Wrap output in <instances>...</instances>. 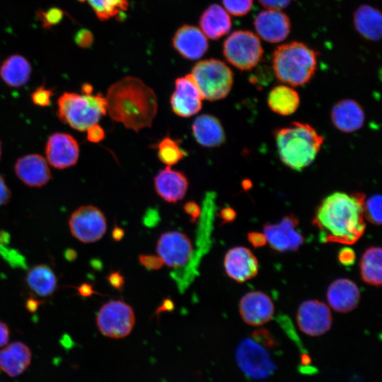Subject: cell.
Returning <instances> with one entry per match:
<instances>
[{"label": "cell", "mask_w": 382, "mask_h": 382, "mask_svg": "<svg viewBox=\"0 0 382 382\" xmlns=\"http://www.w3.org/2000/svg\"><path fill=\"white\" fill-rule=\"evenodd\" d=\"M361 192H333L324 198L318 207L313 224L319 230L323 243L353 244L364 234V202Z\"/></svg>", "instance_id": "obj_1"}, {"label": "cell", "mask_w": 382, "mask_h": 382, "mask_svg": "<svg viewBox=\"0 0 382 382\" xmlns=\"http://www.w3.org/2000/svg\"><path fill=\"white\" fill-rule=\"evenodd\" d=\"M105 100L110 117L135 132L150 127L157 113L155 92L134 76H125L112 84Z\"/></svg>", "instance_id": "obj_2"}, {"label": "cell", "mask_w": 382, "mask_h": 382, "mask_svg": "<svg viewBox=\"0 0 382 382\" xmlns=\"http://www.w3.org/2000/svg\"><path fill=\"white\" fill-rule=\"evenodd\" d=\"M274 137L281 161L296 171L313 162L324 141L314 127L299 122L277 129Z\"/></svg>", "instance_id": "obj_3"}, {"label": "cell", "mask_w": 382, "mask_h": 382, "mask_svg": "<svg viewBox=\"0 0 382 382\" xmlns=\"http://www.w3.org/2000/svg\"><path fill=\"white\" fill-rule=\"evenodd\" d=\"M318 52L300 42L277 47L272 54V69L277 79L291 86L307 83L317 67Z\"/></svg>", "instance_id": "obj_4"}, {"label": "cell", "mask_w": 382, "mask_h": 382, "mask_svg": "<svg viewBox=\"0 0 382 382\" xmlns=\"http://www.w3.org/2000/svg\"><path fill=\"white\" fill-rule=\"evenodd\" d=\"M107 112L105 97L96 95L64 92L57 100V116L71 128L83 132L97 124Z\"/></svg>", "instance_id": "obj_5"}, {"label": "cell", "mask_w": 382, "mask_h": 382, "mask_svg": "<svg viewBox=\"0 0 382 382\" xmlns=\"http://www.w3.org/2000/svg\"><path fill=\"white\" fill-rule=\"evenodd\" d=\"M190 74L203 98L209 101L226 97L233 83V74L229 66L214 58L195 64Z\"/></svg>", "instance_id": "obj_6"}, {"label": "cell", "mask_w": 382, "mask_h": 382, "mask_svg": "<svg viewBox=\"0 0 382 382\" xmlns=\"http://www.w3.org/2000/svg\"><path fill=\"white\" fill-rule=\"evenodd\" d=\"M223 54L228 62L242 71L255 67L262 59L259 37L248 30H236L224 41Z\"/></svg>", "instance_id": "obj_7"}, {"label": "cell", "mask_w": 382, "mask_h": 382, "mask_svg": "<svg viewBox=\"0 0 382 382\" xmlns=\"http://www.w3.org/2000/svg\"><path fill=\"white\" fill-rule=\"evenodd\" d=\"M96 325L105 337L112 339L125 337L131 333L135 325L134 310L122 301H110L99 309Z\"/></svg>", "instance_id": "obj_8"}, {"label": "cell", "mask_w": 382, "mask_h": 382, "mask_svg": "<svg viewBox=\"0 0 382 382\" xmlns=\"http://www.w3.org/2000/svg\"><path fill=\"white\" fill-rule=\"evenodd\" d=\"M236 360L242 372L253 379H265L275 370L267 351L255 340L244 338L236 347Z\"/></svg>", "instance_id": "obj_9"}, {"label": "cell", "mask_w": 382, "mask_h": 382, "mask_svg": "<svg viewBox=\"0 0 382 382\" xmlns=\"http://www.w3.org/2000/svg\"><path fill=\"white\" fill-rule=\"evenodd\" d=\"M69 226L75 238L83 243H91L103 238L107 230V221L98 207L83 205L72 212Z\"/></svg>", "instance_id": "obj_10"}, {"label": "cell", "mask_w": 382, "mask_h": 382, "mask_svg": "<svg viewBox=\"0 0 382 382\" xmlns=\"http://www.w3.org/2000/svg\"><path fill=\"white\" fill-rule=\"evenodd\" d=\"M193 251L189 237L180 231H170L162 233L157 241L156 253L164 265L173 268L185 265Z\"/></svg>", "instance_id": "obj_11"}, {"label": "cell", "mask_w": 382, "mask_h": 382, "mask_svg": "<svg viewBox=\"0 0 382 382\" xmlns=\"http://www.w3.org/2000/svg\"><path fill=\"white\" fill-rule=\"evenodd\" d=\"M298 219L293 214L286 215L274 224L264 226L267 242L275 250L286 252L297 250L303 243V237L297 231Z\"/></svg>", "instance_id": "obj_12"}, {"label": "cell", "mask_w": 382, "mask_h": 382, "mask_svg": "<svg viewBox=\"0 0 382 382\" xmlns=\"http://www.w3.org/2000/svg\"><path fill=\"white\" fill-rule=\"evenodd\" d=\"M296 321L303 333L316 337L325 334L330 329L332 318L329 308L324 303L318 300H308L299 306Z\"/></svg>", "instance_id": "obj_13"}, {"label": "cell", "mask_w": 382, "mask_h": 382, "mask_svg": "<svg viewBox=\"0 0 382 382\" xmlns=\"http://www.w3.org/2000/svg\"><path fill=\"white\" fill-rule=\"evenodd\" d=\"M203 97L190 74L178 78L170 96L173 112L182 117H189L202 109Z\"/></svg>", "instance_id": "obj_14"}, {"label": "cell", "mask_w": 382, "mask_h": 382, "mask_svg": "<svg viewBox=\"0 0 382 382\" xmlns=\"http://www.w3.org/2000/svg\"><path fill=\"white\" fill-rule=\"evenodd\" d=\"M47 162L57 169L75 165L79 157L78 141L69 134L56 132L50 135L45 145Z\"/></svg>", "instance_id": "obj_15"}, {"label": "cell", "mask_w": 382, "mask_h": 382, "mask_svg": "<svg viewBox=\"0 0 382 382\" xmlns=\"http://www.w3.org/2000/svg\"><path fill=\"white\" fill-rule=\"evenodd\" d=\"M226 274L237 282L243 283L255 277L258 272V261L253 252L245 247L229 249L224 260Z\"/></svg>", "instance_id": "obj_16"}, {"label": "cell", "mask_w": 382, "mask_h": 382, "mask_svg": "<svg viewBox=\"0 0 382 382\" xmlns=\"http://www.w3.org/2000/svg\"><path fill=\"white\" fill-rule=\"evenodd\" d=\"M239 312L243 321L253 326H260L270 321L274 313L271 299L265 293L250 291L242 296Z\"/></svg>", "instance_id": "obj_17"}, {"label": "cell", "mask_w": 382, "mask_h": 382, "mask_svg": "<svg viewBox=\"0 0 382 382\" xmlns=\"http://www.w3.org/2000/svg\"><path fill=\"white\" fill-rule=\"evenodd\" d=\"M254 25L257 35L272 43L283 41L291 30L288 16L277 10L267 9L261 11L256 16Z\"/></svg>", "instance_id": "obj_18"}, {"label": "cell", "mask_w": 382, "mask_h": 382, "mask_svg": "<svg viewBox=\"0 0 382 382\" xmlns=\"http://www.w3.org/2000/svg\"><path fill=\"white\" fill-rule=\"evenodd\" d=\"M172 43L182 57L191 60L202 57L209 47L207 38L202 30L187 24L183 25L175 31Z\"/></svg>", "instance_id": "obj_19"}, {"label": "cell", "mask_w": 382, "mask_h": 382, "mask_svg": "<svg viewBox=\"0 0 382 382\" xmlns=\"http://www.w3.org/2000/svg\"><path fill=\"white\" fill-rule=\"evenodd\" d=\"M14 170L20 180L32 187H40L52 178L47 161L37 154L20 157L15 163Z\"/></svg>", "instance_id": "obj_20"}, {"label": "cell", "mask_w": 382, "mask_h": 382, "mask_svg": "<svg viewBox=\"0 0 382 382\" xmlns=\"http://www.w3.org/2000/svg\"><path fill=\"white\" fill-rule=\"evenodd\" d=\"M154 183L156 193L169 203H175L183 199L189 186L185 175L169 166H166L157 173Z\"/></svg>", "instance_id": "obj_21"}, {"label": "cell", "mask_w": 382, "mask_h": 382, "mask_svg": "<svg viewBox=\"0 0 382 382\" xmlns=\"http://www.w3.org/2000/svg\"><path fill=\"white\" fill-rule=\"evenodd\" d=\"M331 120L340 131L346 133L359 130L365 121L364 112L356 100L343 99L336 103L331 110Z\"/></svg>", "instance_id": "obj_22"}, {"label": "cell", "mask_w": 382, "mask_h": 382, "mask_svg": "<svg viewBox=\"0 0 382 382\" xmlns=\"http://www.w3.org/2000/svg\"><path fill=\"white\" fill-rule=\"evenodd\" d=\"M327 299L329 305L335 311L347 313L357 306L360 291L357 285L352 280L337 279L328 286Z\"/></svg>", "instance_id": "obj_23"}, {"label": "cell", "mask_w": 382, "mask_h": 382, "mask_svg": "<svg viewBox=\"0 0 382 382\" xmlns=\"http://www.w3.org/2000/svg\"><path fill=\"white\" fill-rule=\"evenodd\" d=\"M192 132L196 141L204 147H218L225 141V132L221 122L209 114L200 115L195 119Z\"/></svg>", "instance_id": "obj_24"}, {"label": "cell", "mask_w": 382, "mask_h": 382, "mask_svg": "<svg viewBox=\"0 0 382 382\" xmlns=\"http://www.w3.org/2000/svg\"><path fill=\"white\" fill-rule=\"evenodd\" d=\"M199 24L204 35L212 40L228 33L232 25L230 16L219 4L210 5L201 15Z\"/></svg>", "instance_id": "obj_25"}, {"label": "cell", "mask_w": 382, "mask_h": 382, "mask_svg": "<svg viewBox=\"0 0 382 382\" xmlns=\"http://www.w3.org/2000/svg\"><path fill=\"white\" fill-rule=\"evenodd\" d=\"M30 361V350L21 342H12L0 350V368L11 377L21 374Z\"/></svg>", "instance_id": "obj_26"}, {"label": "cell", "mask_w": 382, "mask_h": 382, "mask_svg": "<svg viewBox=\"0 0 382 382\" xmlns=\"http://www.w3.org/2000/svg\"><path fill=\"white\" fill-rule=\"evenodd\" d=\"M353 18L355 29L364 38L375 42L381 40L382 16L378 8L361 5L355 11Z\"/></svg>", "instance_id": "obj_27"}, {"label": "cell", "mask_w": 382, "mask_h": 382, "mask_svg": "<svg viewBox=\"0 0 382 382\" xmlns=\"http://www.w3.org/2000/svg\"><path fill=\"white\" fill-rule=\"evenodd\" d=\"M32 67L30 62L19 54L8 57L0 66V77L8 86L20 88L30 79Z\"/></svg>", "instance_id": "obj_28"}, {"label": "cell", "mask_w": 382, "mask_h": 382, "mask_svg": "<svg viewBox=\"0 0 382 382\" xmlns=\"http://www.w3.org/2000/svg\"><path fill=\"white\" fill-rule=\"evenodd\" d=\"M300 103L299 93L288 86L273 88L267 96L269 108L275 113L287 116L294 113Z\"/></svg>", "instance_id": "obj_29"}, {"label": "cell", "mask_w": 382, "mask_h": 382, "mask_svg": "<svg viewBox=\"0 0 382 382\" xmlns=\"http://www.w3.org/2000/svg\"><path fill=\"white\" fill-rule=\"evenodd\" d=\"M25 280L31 290L40 296H51L57 288L56 276L46 265L33 267L27 273Z\"/></svg>", "instance_id": "obj_30"}, {"label": "cell", "mask_w": 382, "mask_h": 382, "mask_svg": "<svg viewBox=\"0 0 382 382\" xmlns=\"http://www.w3.org/2000/svg\"><path fill=\"white\" fill-rule=\"evenodd\" d=\"M382 252L380 247L372 246L363 253L359 262V270L361 279L371 285L381 284Z\"/></svg>", "instance_id": "obj_31"}, {"label": "cell", "mask_w": 382, "mask_h": 382, "mask_svg": "<svg viewBox=\"0 0 382 382\" xmlns=\"http://www.w3.org/2000/svg\"><path fill=\"white\" fill-rule=\"evenodd\" d=\"M99 20L121 18L128 10L129 0H86Z\"/></svg>", "instance_id": "obj_32"}, {"label": "cell", "mask_w": 382, "mask_h": 382, "mask_svg": "<svg viewBox=\"0 0 382 382\" xmlns=\"http://www.w3.org/2000/svg\"><path fill=\"white\" fill-rule=\"evenodd\" d=\"M157 150L159 160L168 166L178 163L187 155L179 142L169 137L160 141L157 145Z\"/></svg>", "instance_id": "obj_33"}, {"label": "cell", "mask_w": 382, "mask_h": 382, "mask_svg": "<svg viewBox=\"0 0 382 382\" xmlns=\"http://www.w3.org/2000/svg\"><path fill=\"white\" fill-rule=\"evenodd\" d=\"M364 217L371 223L378 226L381 224V196L379 194L364 200Z\"/></svg>", "instance_id": "obj_34"}, {"label": "cell", "mask_w": 382, "mask_h": 382, "mask_svg": "<svg viewBox=\"0 0 382 382\" xmlns=\"http://www.w3.org/2000/svg\"><path fill=\"white\" fill-rule=\"evenodd\" d=\"M36 15L42 28L49 29L59 24L62 21L65 13L58 7H52L46 11L38 10Z\"/></svg>", "instance_id": "obj_35"}, {"label": "cell", "mask_w": 382, "mask_h": 382, "mask_svg": "<svg viewBox=\"0 0 382 382\" xmlns=\"http://www.w3.org/2000/svg\"><path fill=\"white\" fill-rule=\"evenodd\" d=\"M253 0H222L224 9L235 16L246 15L252 8Z\"/></svg>", "instance_id": "obj_36"}, {"label": "cell", "mask_w": 382, "mask_h": 382, "mask_svg": "<svg viewBox=\"0 0 382 382\" xmlns=\"http://www.w3.org/2000/svg\"><path fill=\"white\" fill-rule=\"evenodd\" d=\"M0 255L13 268L25 269L27 267L25 257L15 249L0 245Z\"/></svg>", "instance_id": "obj_37"}, {"label": "cell", "mask_w": 382, "mask_h": 382, "mask_svg": "<svg viewBox=\"0 0 382 382\" xmlns=\"http://www.w3.org/2000/svg\"><path fill=\"white\" fill-rule=\"evenodd\" d=\"M53 94L51 89L46 88L44 86H41L32 93L31 100L36 105L46 107L50 105L51 98Z\"/></svg>", "instance_id": "obj_38"}, {"label": "cell", "mask_w": 382, "mask_h": 382, "mask_svg": "<svg viewBox=\"0 0 382 382\" xmlns=\"http://www.w3.org/2000/svg\"><path fill=\"white\" fill-rule=\"evenodd\" d=\"M141 265L151 270H157L161 269L164 263L158 255L140 254L138 257Z\"/></svg>", "instance_id": "obj_39"}, {"label": "cell", "mask_w": 382, "mask_h": 382, "mask_svg": "<svg viewBox=\"0 0 382 382\" xmlns=\"http://www.w3.org/2000/svg\"><path fill=\"white\" fill-rule=\"evenodd\" d=\"M94 40L93 33L88 29L82 28L79 30L74 36L76 44L82 48L91 47Z\"/></svg>", "instance_id": "obj_40"}, {"label": "cell", "mask_w": 382, "mask_h": 382, "mask_svg": "<svg viewBox=\"0 0 382 382\" xmlns=\"http://www.w3.org/2000/svg\"><path fill=\"white\" fill-rule=\"evenodd\" d=\"M86 131L87 132V139L91 142L98 143L105 138V131L98 124L89 127Z\"/></svg>", "instance_id": "obj_41"}, {"label": "cell", "mask_w": 382, "mask_h": 382, "mask_svg": "<svg viewBox=\"0 0 382 382\" xmlns=\"http://www.w3.org/2000/svg\"><path fill=\"white\" fill-rule=\"evenodd\" d=\"M337 258L344 266H351L354 263L356 255L352 248L345 247L339 251Z\"/></svg>", "instance_id": "obj_42"}, {"label": "cell", "mask_w": 382, "mask_h": 382, "mask_svg": "<svg viewBox=\"0 0 382 382\" xmlns=\"http://www.w3.org/2000/svg\"><path fill=\"white\" fill-rule=\"evenodd\" d=\"M185 212L190 216L191 222H195L201 214L200 207L194 201H188L183 206Z\"/></svg>", "instance_id": "obj_43"}, {"label": "cell", "mask_w": 382, "mask_h": 382, "mask_svg": "<svg viewBox=\"0 0 382 382\" xmlns=\"http://www.w3.org/2000/svg\"><path fill=\"white\" fill-rule=\"evenodd\" d=\"M260 4L267 9L280 11L287 7L291 0H258Z\"/></svg>", "instance_id": "obj_44"}, {"label": "cell", "mask_w": 382, "mask_h": 382, "mask_svg": "<svg viewBox=\"0 0 382 382\" xmlns=\"http://www.w3.org/2000/svg\"><path fill=\"white\" fill-rule=\"evenodd\" d=\"M109 284L115 289L120 291L125 284L124 276L120 271H113L107 276Z\"/></svg>", "instance_id": "obj_45"}, {"label": "cell", "mask_w": 382, "mask_h": 382, "mask_svg": "<svg viewBox=\"0 0 382 382\" xmlns=\"http://www.w3.org/2000/svg\"><path fill=\"white\" fill-rule=\"evenodd\" d=\"M11 198V192L0 174V206L6 204Z\"/></svg>", "instance_id": "obj_46"}, {"label": "cell", "mask_w": 382, "mask_h": 382, "mask_svg": "<svg viewBox=\"0 0 382 382\" xmlns=\"http://www.w3.org/2000/svg\"><path fill=\"white\" fill-rule=\"evenodd\" d=\"M253 335L255 339V340L260 344L269 347L274 346V340L271 337L266 330H256Z\"/></svg>", "instance_id": "obj_47"}, {"label": "cell", "mask_w": 382, "mask_h": 382, "mask_svg": "<svg viewBox=\"0 0 382 382\" xmlns=\"http://www.w3.org/2000/svg\"><path fill=\"white\" fill-rule=\"evenodd\" d=\"M248 241L255 248L262 247L267 243V239L264 233L259 232H250L248 233Z\"/></svg>", "instance_id": "obj_48"}, {"label": "cell", "mask_w": 382, "mask_h": 382, "mask_svg": "<svg viewBox=\"0 0 382 382\" xmlns=\"http://www.w3.org/2000/svg\"><path fill=\"white\" fill-rule=\"evenodd\" d=\"M219 216L222 221L221 224H224L234 221L236 213L233 208L227 207L220 211Z\"/></svg>", "instance_id": "obj_49"}, {"label": "cell", "mask_w": 382, "mask_h": 382, "mask_svg": "<svg viewBox=\"0 0 382 382\" xmlns=\"http://www.w3.org/2000/svg\"><path fill=\"white\" fill-rule=\"evenodd\" d=\"M78 293L83 297H89L95 294H98L94 290L92 284L83 282L80 286L76 287Z\"/></svg>", "instance_id": "obj_50"}, {"label": "cell", "mask_w": 382, "mask_h": 382, "mask_svg": "<svg viewBox=\"0 0 382 382\" xmlns=\"http://www.w3.org/2000/svg\"><path fill=\"white\" fill-rule=\"evenodd\" d=\"M9 328L8 325L0 321V347L6 345L9 340Z\"/></svg>", "instance_id": "obj_51"}, {"label": "cell", "mask_w": 382, "mask_h": 382, "mask_svg": "<svg viewBox=\"0 0 382 382\" xmlns=\"http://www.w3.org/2000/svg\"><path fill=\"white\" fill-rule=\"evenodd\" d=\"M42 303V301L37 300V299L30 296L27 299L25 302V308L30 313L35 312L39 306Z\"/></svg>", "instance_id": "obj_52"}, {"label": "cell", "mask_w": 382, "mask_h": 382, "mask_svg": "<svg viewBox=\"0 0 382 382\" xmlns=\"http://www.w3.org/2000/svg\"><path fill=\"white\" fill-rule=\"evenodd\" d=\"M174 309L173 301L170 299H166L163 301L161 305L158 307L156 314H159L164 311H172Z\"/></svg>", "instance_id": "obj_53"}, {"label": "cell", "mask_w": 382, "mask_h": 382, "mask_svg": "<svg viewBox=\"0 0 382 382\" xmlns=\"http://www.w3.org/2000/svg\"><path fill=\"white\" fill-rule=\"evenodd\" d=\"M125 236V230L118 226H115L112 231V233H111V236H112V238L115 241H120L122 239V238L124 237Z\"/></svg>", "instance_id": "obj_54"}, {"label": "cell", "mask_w": 382, "mask_h": 382, "mask_svg": "<svg viewBox=\"0 0 382 382\" xmlns=\"http://www.w3.org/2000/svg\"><path fill=\"white\" fill-rule=\"evenodd\" d=\"M11 236L8 232L1 230L0 231V245H7L10 243Z\"/></svg>", "instance_id": "obj_55"}, {"label": "cell", "mask_w": 382, "mask_h": 382, "mask_svg": "<svg viewBox=\"0 0 382 382\" xmlns=\"http://www.w3.org/2000/svg\"><path fill=\"white\" fill-rule=\"evenodd\" d=\"M76 252L71 248L66 249L64 252V257L69 261H73L76 258Z\"/></svg>", "instance_id": "obj_56"}, {"label": "cell", "mask_w": 382, "mask_h": 382, "mask_svg": "<svg viewBox=\"0 0 382 382\" xmlns=\"http://www.w3.org/2000/svg\"><path fill=\"white\" fill-rule=\"evenodd\" d=\"M93 87L91 84L84 83L81 86V91L83 94H91L92 93Z\"/></svg>", "instance_id": "obj_57"}, {"label": "cell", "mask_w": 382, "mask_h": 382, "mask_svg": "<svg viewBox=\"0 0 382 382\" xmlns=\"http://www.w3.org/2000/svg\"><path fill=\"white\" fill-rule=\"evenodd\" d=\"M1 141H0V158H1Z\"/></svg>", "instance_id": "obj_58"}, {"label": "cell", "mask_w": 382, "mask_h": 382, "mask_svg": "<svg viewBox=\"0 0 382 382\" xmlns=\"http://www.w3.org/2000/svg\"><path fill=\"white\" fill-rule=\"evenodd\" d=\"M77 1H81V2H83V1H85L86 0H77Z\"/></svg>", "instance_id": "obj_59"}]
</instances>
